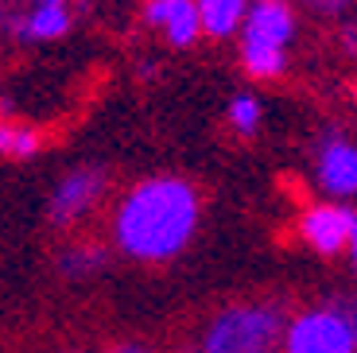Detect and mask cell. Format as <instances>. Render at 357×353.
<instances>
[{"mask_svg": "<svg viewBox=\"0 0 357 353\" xmlns=\"http://www.w3.org/2000/svg\"><path fill=\"white\" fill-rule=\"evenodd\" d=\"M202 221V190L190 179L155 175L128 186L113 213L116 248L140 264H167L187 253Z\"/></svg>", "mask_w": 357, "mask_h": 353, "instance_id": "6da1fadb", "label": "cell"}, {"mask_svg": "<svg viewBox=\"0 0 357 353\" xmlns=\"http://www.w3.org/2000/svg\"><path fill=\"white\" fill-rule=\"evenodd\" d=\"M284 299H237L206 318L202 326V353H284L287 338Z\"/></svg>", "mask_w": 357, "mask_h": 353, "instance_id": "7a4b0ae2", "label": "cell"}, {"mask_svg": "<svg viewBox=\"0 0 357 353\" xmlns=\"http://www.w3.org/2000/svg\"><path fill=\"white\" fill-rule=\"evenodd\" d=\"M299 20L291 0H252L241 27V66L252 82H276L287 70V51L295 43Z\"/></svg>", "mask_w": 357, "mask_h": 353, "instance_id": "3957f363", "label": "cell"}, {"mask_svg": "<svg viewBox=\"0 0 357 353\" xmlns=\"http://www.w3.org/2000/svg\"><path fill=\"white\" fill-rule=\"evenodd\" d=\"M284 353H357L354 299H331L291 315Z\"/></svg>", "mask_w": 357, "mask_h": 353, "instance_id": "277c9868", "label": "cell"}, {"mask_svg": "<svg viewBox=\"0 0 357 353\" xmlns=\"http://www.w3.org/2000/svg\"><path fill=\"white\" fill-rule=\"evenodd\" d=\"M311 183L334 202L357 198V140L338 128L322 133L311 148Z\"/></svg>", "mask_w": 357, "mask_h": 353, "instance_id": "5b68a950", "label": "cell"}, {"mask_svg": "<svg viewBox=\"0 0 357 353\" xmlns=\"http://www.w3.org/2000/svg\"><path fill=\"white\" fill-rule=\"evenodd\" d=\"M354 230H357V210L349 202H334V198L303 206V213L295 221L299 241H303L314 256H326V260L349 253Z\"/></svg>", "mask_w": 357, "mask_h": 353, "instance_id": "8992f818", "label": "cell"}, {"mask_svg": "<svg viewBox=\"0 0 357 353\" xmlns=\"http://www.w3.org/2000/svg\"><path fill=\"white\" fill-rule=\"evenodd\" d=\"M105 186H109L105 167H74L70 175H63L59 186H54V195H51V225L66 230L78 218H86L101 202Z\"/></svg>", "mask_w": 357, "mask_h": 353, "instance_id": "52a82bcc", "label": "cell"}, {"mask_svg": "<svg viewBox=\"0 0 357 353\" xmlns=\"http://www.w3.org/2000/svg\"><path fill=\"white\" fill-rule=\"evenodd\" d=\"M144 24L160 31L163 43L175 51H187L202 39L198 0H144Z\"/></svg>", "mask_w": 357, "mask_h": 353, "instance_id": "ba28073f", "label": "cell"}, {"mask_svg": "<svg viewBox=\"0 0 357 353\" xmlns=\"http://www.w3.org/2000/svg\"><path fill=\"white\" fill-rule=\"evenodd\" d=\"M74 16L70 4H47V0H36V8H27L24 16H16L12 31L20 39H36V43H47V39H63L70 31Z\"/></svg>", "mask_w": 357, "mask_h": 353, "instance_id": "9c48e42d", "label": "cell"}, {"mask_svg": "<svg viewBox=\"0 0 357 353\" xmlns=\"http://www.w3.org/2000/svg\"><path fill=\"white\" fill-rule=\"evenodd\" d=\"M252 0H198V16H202V36L210 39H233L241 36L245 16H249Z\"/></svg>", "mask_w": 357, "mask_h": 353, "instance_id": "30bf717a", "label": "cell"}, {"mask_svg": "<svg viewBox=\"0 0 357 353\" xmlns=\"http://www.w3.org/2000/svg\"><path fill=\"white\" fill-rule=\"evenodd\" d=\"M225 121H229L237 140H252V136L260 133V124H264V101H260L257 93H237V98L229 101Z\"/></svg>", "mask_w": 357, "mask_h": 353, "instance_id": "8fae6325", "label": "cell"}, {"mask_svg": "<svg viewBox=\"0 0 357 353\" xmlns=\"http://www.w3.org/2000/svg\"><path fill=\"white\" fill-rule=\"evenodd\" d=\"M109 253L98 245H74L66 248L63 256H59V272L70 276V280H78V276H98V268H105Z\"/></svg>", "mask_w": 357, "mask_h": 353, "instance_id": "7c38bea8", "label": "cell"}, {"mask_svg": "<svg viewBox=\"0 0 357 353\" xmlns=\"http://www.w3.org/2000/svg\"><path fill=\"white\" fill-rule=\"evenodd\" d=\"M43 148V136L27 124H0V156L8 159H31Z\"/></svg>", "mask_w": 357, "mask_h": 353, "instance_id": "4fadbf2b", "label": "cell"}, {"mask_svg": "<svg viewBox=\"0 0 357 353\" xmlns=\"http://www.w3.org/2000/svg\"><path fill=\"white\" fill-rule=\"evenodd\" d=\"M307 8H314L319 16H342L349 8V0H303Z\"/></svg>", "mask_w": 357, "mask_h": 353, "instance_id": "5bb4252c", "label": "cell"}, {"mask_svg": "<svg viewBox=\"0 0 357 353\" xmlns=\"http://www.w3.org/2000/svg\"><path fill=\"white\" fill-rule=\"evenodd\" d=\"M101 353H155L152 345H144V342H113V345H105Z\"/></svg>", "mask_w": 357, "mask_h": 353, "instance_id": "9a60e30c", "label": "cell"}, {"mask_svg": "<svg viewBox=\"0 0 357 353\" xmlns=\"http://www.w3.org/2000/svg\"><path fill=\"white\" fill-rule=\"evenodd\" d=\"M342 43L349 47V54H357V24H354V27H346V31H342Z\"/></svg>", "mask_w": 357, "mask_h": 353, "instance_id": "2e32d148", "label": "cell"}, {"mask_svg": "<svg viewBox=\"0 0 357 353\" xmlns=\"http://www.w3.org/2000/svg\"><path fill=\"white\" fill-rule=\"evenodd\" d=\"M349 260H354V272H357V230H354V241H349Z\"/></svg>", "mask_w": 357, "mask_h": 353, "instance_id": "e0dca14e", "label": "cell"}, {"mask_svg": "<svg viewBox=\"0 0 357 353\" xmlns=\"http://www.w3.org/2000/svg\"><path fill=\"white\" fill-rule=\"evenodd\" d=\"M354 101H357V82H354Z\"/></svg>", "mask_w": 357, "mask_h": 353, "instance_id": "ac0fdd59", "label": "cell"}, {"mask_svg": "<svg viewBox=\"0 0 357 353\" xmlns=\"http://www.w3.org/2000/svg\"><path fill=\"white\" fill-rule=\"evenodd\" d=\"M354 315H357V299H354Z\"/></svg>", "mask_w": 357, "mask_h": 353, "instance_id": "d6986e66", "label": "cell"}, {"mask_svg": "<svg viewBox=\"0 0 357 353\" xmlns=\"http://www.w3.org/2000/svg\"><path fill=\"white\" fill-rule=\"evenodd\" d=\"M70 353H82V350H70Z\"/></svg>", "mask_w": 357, "mask_h": 353, "instance_id": "ffe728a7", "label": "cell"}]
</instances>
